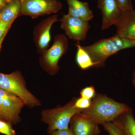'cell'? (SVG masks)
Returning <instances> with one entry per match:
<instances>
[{
	"label": "cell",
	"mask_w": 135,
	"mask_h": 135,
	"mask_svg": "<svg viewBox=\"0 0 135 135\" xmlns=\"http://www.w3.org/2000/svg\"><path fill=\"white\" fill-rule=\"evenodd\" d=\"M68 6V15L89 22L94 15L90 9L88 3L79 0H66Z\"/></svg>",
	"instance_id": "obj_13"
},
{
	"label": "cell",
	"mask_w": 135,
	"mask_h": 135,
	"mask_svg": "<svg viewBox=\"0 0 135 135\" xmlns=\"http://www.w3.org/2000/svg\"><path fill=\"white\" fill-rule=\"evenodd\" d=\"M101 125L109 135H125L119 124L116 121L105 122Z\"/></svg>",
	"instance_id": "obj_17"
},
{
	"label": "cell",
	"mask_w": 135,
	"mask_h": 135,
	"mask_svg": "<svg viewBox=\"0 0 135 135\" xmlns=\"http://www.w3.org/2000/svg\"><path fill=\"white\" fill-rule=\"evenodd\" d=\"M75 102H70L62 107L47 109L42 113V121L48 124L47 131L50 134L54 131L68 128L71 119L84 110L74 106Z\"/></svg>",
	"instance_id": "obj_3"
},
{
	"label": "cell",
	"mask_w": 135,
	"mask_h": 135,
	"mask_svg": "<svg viewBox=\"0 0 135 135\" xmlns=\"http://www.w3.org/2000/svg\"><path fill=\"white\" fill-rule=\"evenodd\" d=\"M133 83L134 86L135 88V81H133Z\"/></svg>",
	"instance_id": "obj_27"
},
{
	"label": "cell",
	"mask_w": 135,
	"mask_h": 135,
	"mask_svg": "<svg viewBox=\"0 0 135 135\" xmlns=\"http://www.w3.org/2000/svg\"><path fill=\"white\" fill-rule=\"evenodd\" d=\"M0 133L6 135H15L16 132L10 123L0 120Z\"/></svg>",
	"instance_id": "obj_18"
},
{
	"label": "cell",
	"mask_w": 135,
	"mask_h": 135,
	"mask_svg": "<svg viewBox=\"0 0 135 135\" xmlns=\"http://www.w3.org/2000/svg\"><path fill=\"white\" fill-rule=\"evenodd\" d=\"M91 104L92 100L91 99L81 97L75 101L74 106L78 109L84 110L89 108Z\"/></svg>",
	"instance_id": "obj_19"
},
{
	"label": "cell",
	"mask_w": 135,
	"mask_h": 135,
	"mask_svg": "<svg viewBox=\"0 0 135 135\" xmlns=\"http://www.w3.org/2000/svg\"><path fill=\"white\" fill-rule=\"evenodd\" d=\"M97 6L102 13V30L115 25L123 12L116 0H98Z\"/></svg>",
	"instance_id": "obj_10"
},
{
	"label": "cell",
	"mask_w": 135,
	"mask_h": 135,
	"mask_svg": "<svg viewBox=\"0 0 135 135\" xmlns=\"http://www.w3.org/2000/svg\"><path fill=\"white\" fill-rule=\"evenodd\" d=\"M68 49L67 37L63 34L56 35L51 47L41 54V62L51 73H56L59 68V61L62 56L66 53Z\"/></svg>",
	"instance_id": "obj_6"
},
{
	"label": "cell",
	"mask_w": 135,
	"mask_h": 135,
	"mask_svg": "<svg viewBox=\"0 0 135 135\" xmlns=\"http://www.w3.org/2000/svg\"><path fill=\"white\" fill-rule=\"evenodd\" d=\"M58 21L57 15H53L42 20L35 27L34 41L39 54L41 55L49 48L51 40V28Z\"/></svg>",
	"instance_id": "obj_9"
},
{
	"label": "cell",
	"mask_w": 135,
	"mask_h": 135,
	"mask_svg": "<svg viewBox=\"0 0 135 135\" xmlns=\"http://www.w3.org/2000/svg\"><path fill=\"white\" fill-rule=\"evenodd\" d=\"M116 1L123 11L133 9L131 0H116Z\"/></svg>",
	"instance_id": "obj_21"
},
{
	"label": "cell",
	"mask_w": 135,
	"mask_h": 135,
	"mask_svg": "<svg viewBox=\"0 0 135 135\" xmlns=\"http://www.w3.org/2000/svg\"><path fill=\"white\" fill-rule=\"evenodd\" d=\"M13 23H6L0 20V37L8 32Z\"/></svg>",
	"instance_id": "obj_22"
},
{
	"label": "cell",
	"mask_w": 135,
	"mask_h": 135,
	"mask_svg": "<svg viewBox=\"0 0 135 135\" xmlns=\"http://www.w3.org/2000/svg\"><path fill=\"white\" fill-rule=\"evenodd\" d=\"M21 5L20 16H27L32 18L50 14H56L62 7L59 0H19Z\"/></svg>",
	"instance_id": "obj_5"
},
{
	"label": "cell",
	"mask_w": 135,
	"mask_h": 135,
	"mask_svg": "<svg viewBox=\"0 0 135 135\" xmlns=\"http://www.w3.org/2000/svg\"><path fill=\"white\" fill-rule=\"evenodd\" d=\"M25 104V102L19 97L0 89V116L5 120L17 122Z\"/></svg>",
	"instance_id": "obj_7"
},
{
	"label": "cell",
	"mask_w": 135,
	"mask_h": 135,
	"mask_svg": "<svg viewBox=\"0 0 135 135\" xmlns=\"http://www.w3.org/2000/svg\"><path fill=\"white\" fill-rule=\"evenodd\" d=\"M0 89L19 97L25 104L32 106L40 105L38 99L26 88L23 78L19 71L9 74L0 73Z\"/></svg>",
	"instance_id": "obj_4"
},
{
	"label": "cell",
	"mask_w": 135,
	"mask_h": 135,
	"mask_svg": "<svg viewBox=\"0 0 135 135\" xmlns=\"http://www.w3.org/2000/svg\"><path fill=\"white\" fill-rule=\"evenodd\" d=\"M51 135H75L71 128L65 129L54 131L50 133Z\"/></svg>",
	"instance_id": "obj_23"
},
{
	"label": "cell",
	"mask_w": 135,
	"mask_h": 135,
	"mask_svg": "<svg viewBox=\"0 0 135 135\" xmlns=\"http://www.w3.org/2000/svg\"><path fill=\"white\" fill-rule=\"evenodd\" d=\"M135 41L119 35L101 39L89 46H83L91 57L96 67H103L109 57L125 49L135 47Z\"/></svg>",
	"instance_id": "obj_2"
},
{
	"label": "cell",
	"mask_w": 135,
	"mask_h": 135,
	"mask_svg": "<svg viewBox=\"0 0 135 135\" xmlns=\"http://www.w3.org/2000/svg\"><path fill=\"white\" fill-rule=\"evenodd\" d=\"M60 21V27L70 39L77 41H83L86 39L90 28L88 22L68 14L63 15Z\"/></svg>",
	"instance_id": "obj_8"
},
{
	"label": "cell",
	"mask_w": 135,
	"mask_h": 135,
	"mask_svg": "<svg viewBox=\"0 0 135 135\" xmlns=\"http://www.w3.org/2000/svg\"><path fill=\"white\" fill-rule=\"evenodd\" d=\"M114 120L119 124L125 135H135V119L131 108Z\"/></svg>",
	"instance_id": "obj_15"
},
{
	"label": "cell",
	"mask_w": 135,
	"mask_h": 135,
	"mask_svg": "<svg viewBox=\"0 0 135 135\" xmlns=\"http://www.w3.org/2000/svg\"><path fill=\"white\" fill-rule=\"evenodd\" d=\"M117 35L135 41V11H123L115 25Z\"/></svg>",
	"instance_id": "obj_11"
},
{
	"label": "cell",
	"mask_w": 135,
	"mask_h": 135,
	"mask_svg": "<svg viewBox=\"0 0 135 135\" xmlns=\"http://www.w3.org/2000/svg\"><path fill=\"white\" fill-rule=\"evenodd\" d=\"M133 81H135V71L133 73Z\"/></svg>",
	"instance_id": "obj_26"
},
{
	"label": "cell",
	"mask_w": 135,
	"mask_h": 135,
	"mask_svg": "<svg viewBox=\"0 0 135 135\" xmlns=\"http://www.w3.org/2000/svg\"><path fill=\"white\" fill-rule=\"evenodd\" d=\"M79 42L77 41L75 44L77 49L76 61L77 65L81 69L83 70L95 66L91 57L80 44Z\"/></svg>",
	"instance_id": "obj_16"
},
{
	"label": "cell",
	"mask_w": 135,
	"mask_h": 135,
	"mask_svg": "<svg viewBox=\"0 0 135 135\" xmlns=\"http://www.w3.org/2000/svg\"><path fill=\"white\" fill-rule=\"evenodd\" d=\"M127 105L119 103L105 95L100 94L94 98L89 108L82 113L92 122L98 124L113 121L130 109Z\"/></svg>",
	"instance_id": "obj_1"
},
{
	"label": "cell",
	"mask_w": 135,
	"mask_h": 135,
	"mask_svg": "<svg viewBox=\"0 0 135 135\" xmlns=\"http://www.w3.org/2000/svg\"><path fill=\"white\" fill-rule=\"evenodd\" d=\"M81 97L87 99H91L95 95V91L93 86L87 87L81 90L80 92Z\"/></svg>",
	"instance_id": "obj_20"
},
{
	"label": "cell",
	"mask_w": 135,
	"mask_h": 135,
	"mask_svg": "<svg viewBox=\"0 0 135 135\" xmlns=\"http://www.w3.org/2000/svg\"><path fill=\"white\" fill-rule=\"evenodd\" d=\"M11 0H0V11L3 6Z\"/></svg>",
	"instance_id": "obj_24"
},
{
	"label": "cell",
	"mask_w": 135,
	"mask_h": 135,
	"mask_svg": "<svg viewBox=\"0 0 135 135\" xmlns=\"http://www.w3.org/2000/svg\"><path fill=\"white\" fill-rule=\"evenodd\" d=\"M20 9L19 0H11L0 11V20L6 23H13L20 16Z\"/></svg>",
	"instance_id": "obj_14"
},
{
	"label": "cell",
	"mask_w": 135,
	"mask_h": 135,
	"mask_svg": "<svg viewBox=\"0 0 135 135\" xmlns=\"http://www.w3.org/2000/svg\"><path fill=\"white\" fill-rule=\"evenodd\" d=\"M8 32L5 33L4 34H3L2 36L0 37V51H1V48L2 44L3 41V40L5 38V36L7 35V34Z\"/></svg>",
	"instance_id": "obj_25"
},
{
	"label": "cell",
	"mask_w": 135,
	"mask_h": 135,
	"mask_svg": "<svg viewBox=\"0 0 135 135\" xmlns=\"http://www.w3.org/2000/svg\"><path fill=\"white\" fill-rule=\"evenodd\" d=\"M71 129L75 135L99 134L100 130L98 124L93 123L82 113L74 117Z\"/></svg>",
	"instance_id": "obj_12"
},
{
	"label": "cell",
	"mask_w": 135,
	"mask_h": 135,
	"mask_svg": "<svg viewBox=\"0 0 135 135\" xmlns=\"http://www.w3.org/2000/svg\"><path fill=\"white\" fill-rule=\"evenodd\" d=\"M99 135V134H97V135Z\"/></svg>",
	"instance_id": "obj_28"
}]
</instances>
